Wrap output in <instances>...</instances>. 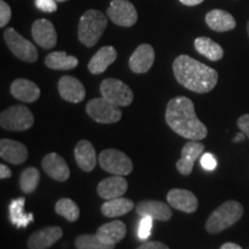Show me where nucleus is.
Listing matches in <instances>:
<instances>
[{
    "instance_id": "obj_1",
    "label": "nucleus",
    "mask_w": 249,
    "mask_h": 249,
    "mask_svg": "<svg viewBox=\"0 0 249 249\" xmlns=\"http://www.w3.org/2000/svg\"><path fill=\"white\" fill-rule=\"evenodd\" d=\"M165 120L173 132L192 141H200L208 135L207 127L196 116L194 103L183 96L167 103Z\"/></svg>"
},
{
    "instance_id": "obj_2",
    "label": "nucleus",
    "mask_w": 249,
    "mask_h": 249,
    "mask_svg": "<svg viewBox=\"0 0 249 249\" xmlns=\"http://www.w3.org/2000/svg\"><path fill=\"white\" fill-rule=\"evenodd\" d=\"M173 73L180 85L197 93L211 91L218 82L217 71L186 54L173 61Z\"/></svg>"
},
{
    "instance_id": "obj_3",
    "label": "nucleus",
    "mask_w": 249,
    "mask_h": 249,
    "mask_svg": "<svg viewBox=\"0 0 249 249\" xmlns=\"http://www.w3.org/2000/svg\"><path fill=\"white\" fill-rule=\"evenodd\" d=\"M107 27V18L97 9H88L80 18L77 37L85 46L92 48L97 44Z\"/></svg>"
},
{
    "instance_id": "obj_4",
    "label": "nucleus",
    "mask_w": 249,
    "mask_h": 249,
    "mask_svg": "<svg viewBox=\"0 0 249 249\" xmlns=\"http://www.w3.org/2000/svg\"><path fill=\"white\" fill-rule=\"evenodd\" d=\"M244 214V207L236 201H226L217 208L208 218L205 230L211 234L223 232L240 220Z\"/></svg>"
},
{
    "instance_id": "obj_5",
    "label": "nucleus",
    "mask_w": 249,
    "mask_h": 249,
    "mask_svg": "<svg viewBox=\"0 0 249 249\" xmlns=\"http://www.w3.org/2000/svg\"><path fill=\"white\" fill-rule=\"evenodd\" d=\"M35 123V118L31 111L24 105H14L6 108L0 114V126L4 129L23 132L30 129Z\"/></svg>"
},
{
    "instance_id": "obj_6",
    "label": "nucleus",
    "mask_w": 249,
    "mask_h": 249,
    "mask_svg": "<svg viewBox=\"0 0 249 249\" xmlns=\"http://www.w3.org/2000/svg\"><path fill=\"white\" fill-rule=\"evenodd\" d=\"M98 163L104 171L113 176H127L133 171V161L124 152L117 149H107L98 156Z\"/></svg>"
},
{
    "instance_id": "obj_7",
    "label": "nucleus",
    "mask_w": 249,
    "mask_h": 249,
    "mask_svg": "<svg viewBox=\"0 0 249 249\" xmlns=\"http://www.w3.org/2000/svg\"><path fill=\"white\" fill-rule=\"evenodd\" d=\"M88 116L99 124H116L123 117L120 107L108 102L104 97L93 98L86 107Z\"/></svg>"
},
{
    "instance_id": "obj_8",
    "label": "nucleus",
    "mask_w": 249,
    "mask_h": 249,
    "mask_svg": "<svg viewBox=\"0 0 249 249\" xmlns=\"http://www.w3.org/2000/svg\"><path fill=\"white\" fill-rule=\"evenodd\" d=\"M4 38L8 49L15 57L27 62H35L38 59L36 46L21 36L13 28H7L4 33Z\"/></svg>"
},
{
    "instance_id": "obj_9",
    "label": "nucleus",
    "mask_w": 249,
    "mask_h": 249,
    "mask_svg": "<svg viewBox=\"0 0 249 249\" xmlns=\"http://www.w3.org/2000/svg\"><path fill=\"white\" fill-rule=\"evenodd\" d=\"M102 97L118 107H128L132 104L134 93L126 83L117 79H105L99 87Z\"/></svg>"
},
{
    "instance_id": "obj_10",
    "label": "nucleus",
    "mask_w": 249,
    "mask_h": 249,
    "mask_svg": "<svg viewBox=\"0 0 249 249\" xmlns=\"http://www.w3.org/2000/svg\"><path fill=\"white\" fill-rule=\"evenodd\" d=\"M107 13L117 26L129 28L138 22V12L128 0H111Z\"/></svg>"
},
{
    "instance_id": "obj_11",
    "label": "nucleus",
    "mask_w": 249,
    "mask_h": 249,
    "mask_svg": "<svg viewBox=\"0 0 249 249\" xmlns=\"http://www.w3.org/2000/svg\"><path fill=\"white\" fill-rule=\"evenodd\" d=\"M31 35L37 44L43 49H52L57 44V31L53 23L46 18H38L33 23Z\"/></svg>"
},
{
    "instance_id": "obj_12",
    "label": "nucleus",
    "mask_w": 249,
    "mask_h": 249,
    "mask_svg": "<svg viewBox=\"0 0 249 249\" xmlns=\"http://www.w3.org/2000/svg\"><path fill=\"white\" fill-rule=\"evenodd\" d=\"M204 151V145L198 141H189L183 145L181 150V157L177 161V170L182 176H189L196 160L201 157Z\"/></svg>"
},
{
    "instance_id": "obj_13",
    "label": "nucleus",
    "mask_w": 249,
    "mask_h": 249,
    "mask_svg": "<svg viewBox=\"0 0 249 249\" xmlns=\"http://www.w3.org/2000/svg\"><path fill=\"white\" fill-rule=\"evenodd\" d=\"M42 167L50 178L57 180V181H66L71 176L70 167H68L66 160L55 152L48 154L43 158Z\"/></svg>"
},
{
    "instance_id": "obj_14",
    "label": "nucleus",
    "mask_w": 249,
    "mask_h": 249,
    "mask_svg": "<svg viewBox=\"0 0 249 249\" xmlns=\"http://www.w3.org/2000/svg\"><path fill=\"white\" fill-rule=\"evenodd\" d=\"M167 202L174 209L186 213H193L197 210V197L191 191L174 188L167 193Z\"/></svg>"
},
{
    "instance_id": "obj_15",
    "label": "nucleus",
    "mask_w": 249,
    "mask_h": 249,
    "mask_svg": "<svg viewBox=\"0 0 249 249\" xmlns=\"http://www.w3.org/2000/svg\"><path fill=\"white\" fill-rule=\"evenodd\" d=\"M135 210L141 217L149 216L154 220H160V222H167V220H170L172 218L173 214L170 204L154 200H145L139 202L136 204Z\"/></svg>"
},
{
    "instance_id": "obj_16",
    "label": "nucleus",
    "mask_w": 249,
    "mask_h": 249,
    "mask_svg": "<svg viewBox=\"0 0 249 249\" xmlns=\"http://www.w3.org/2000/svg\"><path fill=\"white\" fill-rule=\"evenodd\" d=\"M155 50L149 44H141L129 58V68L136 74L147 73L154 65Z\"/></svg>"
},
{
    "instance_id": "obj_17",
    "label": "nucleus",
    "mask_w": 249,
    "mask_h": 249,
    "mask_svg": "<svg viewBox=\"0 0 249 249\" xmlns=\"http://www.w3.org/2000/svg\"><path fill=\"white\" fill-rule=\"evenodd\" d=\"M62 236V230L59 226H50L37 231L28 239L29 249H48L53 246Z\"/></svg>"
},
{
    "instance_id": "obj_18",
    "label": "nucleus",
    "mask_w": 249,
    "mask_h": 249,
    "mask_svg": "<svg viewBox=\"0 0 249 249\" xmlns=\"http://www.w3.org/2000/svg\"><path fill=\"white\" fill-rule=\"evenodd\" d=\"M58 90L61 97L70 103H80L86 97L85 87L73 76H62L59 80Z\"/></svg>"
},
{
    "instance_id": "obj_19",
    "label": "nucleus",
    "mask_w": 249,
    "mask_h": 249,
    "mask_svg": "<svg viewBox=\"0 0 249 249\" xmlns=\"http://www.w3.org/2000/svg\"><path fill=\"white\" fill-rule=\"evenodd\" d=\"M127 188H128V183L123 176H113L102 180L98 183L97 193L102 198L107 201L121 197L127 192Z\"/></svg>"
},
{
    "instance_id": "obj_20",
    "label": "nucleus",
    "mask_w": 249,
    "mask_h": 249,
    "mask_svg": "<svg viewBox=\"0 0 249 249\" xmlns=\"http://www.w3.org/2000/svg\"><path fill=\"white\" fill-rule=\"evenodd\" d=\"M0 156L8 163L18 165L27 160L28 149L23 143L14 140L2 139L0 141Z\"/></svg>"
},
{
    "instance_id": "obj_21",
    "label": "nucleus",
    "mask_w": 249,
    "mask_h": 249,
    "mask_svg": "<svg viewBox=\"0 0 249 249\" xmlns=\"http://www.w3.org/2000/svg\"><path fill=\"white\" fill-rule=\"evenodd\" d=\"M75 160L79 167L85 172H91L97 164V156L93 145L87 140H81L77 142L75 150Z\"/></svg>"
},
{
    "instance_id": "obj_22",
    "label": "nucleus",
    "mask_w": 249,
    "mask_h": 249,
    "mask_svg": "<svg viewBox=\"0 0 249 249\" xmlns=\"http://www.w3.org/2000/svg\"><path fill=\"white\" fill-rule=\"evenodd\" d=\"M11 92L15 98L24 103L36 102L40 96L38 86L26 79L15 80L11 86Z\"/></svg>"
},
{
    "instance_id": "obj_23",
    "label": "nucleus",
    "mask_w": 249,
    "mask_h": 249,
    "mask_svg": "<svg viewBox=\"0 0 249 249\" xmlns=\"http://www.w3.org/2000/svg\"><path fill=\"white\" fill-rule=\"evenodd\" d=\"M205 22L211 30L217 33H225L233 30L236 27L234 18L229 12L223 9H213L205 15Z\"/></svg>"
},
{
    "instance_id": "obj_24",
    "label": "nucleus",
    "mask_w": 249,
    "mask_h": 249,
    "mask_svg": "<svg viewBox=\"0 0 249 249\" xmlns=\"http://www.w3.org/2000/svg\"><path fill=\"white\" fill-rule=\"evenodd\" d=\"M117 51L113 46H103L97 53L90 59L88 68L91 74H102L113 64L117 59Z\"/></svg>"
},
{
    "instance_id": "obj_25",
    "label": "nucleus",
    "mask_w": 249,
    "mask_h": 249,
    "mask_svg": "<svg viewBox=\"0 0 249 249\" xmlns=\"http://www.w3.org/2000/svg\"><path fill=\"white\" fill-rule=\"evenodd\" d=\"M126 225L120 220H114L102 225L97 230V236L103 242L110 245H116L120 242L126 235Z\"/></svg>"
},
{
    "instance_id": "obj_26",
    "label": "nucleus",
    "mask_w": 249,
    "mask_h": 249,
    "mask_svg": "<svg viewBox=\"0 0 249 249\" xmlns=\"http://www.w3.org/2000/svg\"><path fill=\"white\" fill-rule=\"evenodd\" d=\"M24 203H26V198L18 197L9 204V219L18 229H22V227L24 229L31 222H34V214L24 213Z\"/></svg>"
},
{
    "instance_id": "obj_27",
    "label": "nucleus",
    "mask_w": 249,
    "mask_h": 249,
    "mask_svg": "<svg viewBox=\"0 0 249 249\" xmlns=\"http://www.w3.org/2000/svg\"><path fill=\"white\" fill-rule=\"evenodd\" d=\"M134 209V203L132 200L126 197H117L107 200L102 205L101 211L105 217L116 218L124 216Z\"/></svg>"
},
{
    "instance_id": "obj_28",
    "label": "nucleus",
    "mask_w": 249,
    "mask_h": 249,
    "mask_svg": "<svg viewBox=\"0 0 249 249\" xmlns=\"http://www.w3.org/2000/svg\"><path fill=\"white\" fill-rule=\"evenodd\" d=\"M45 65L51 70L70 71L79 65V60L74 55H68L66 52L57 51L46 55Z\"/></svg>"
},
{
    "instance_id": "obj_29",
    "label": "nucleus",
    "mask_w": 249,
    "mask_h": 249,
    "mask_svg": "<svg viewBox=\"0 0 249 249\" xmlns=\"http://www.w3.org/2000/svg\"><path fill=\"white\" fill-rule=\"evenodd\" d=\"M194 46L198 53L204 55L211 61H218L224 57V50L218 43L213 42L209 37H197Z\"/></svg>"
},
{
    "instance_id": "obj_30",
    "label": "nucleus",
    "mask_w": 249,
    "mask_h": 249,
    "mask_svg": "<svg viewBox=\"0 0 249 249\" xmlns=\"http://www.w3.org/2000/svg\"><path fill=\"white\" fill-rule=\"evenodd\" d=\"M55 213L66 218L68 222H76L80 217L79 205L71 198H60L55 203Z\"/></svg>"
},
{
    "instance_id": "obj_31",
    "label": "nucleus",
    "mask_w": 249,
    "mask_h": 249,
    "mask_svg": "<svg viewBox=\"0 0 249 249\" xmlns=\"http://www.w3.org/2000/svg\"><path fill=\"white\" fill-rule=\"evenodd\" d=\"M40 179V173L36 167H28L21 173L20 187L21 191L26 194H31L36 191Z\"/></svg>"
},
{
    "instance_id": "obj_32",
    "label": "nucleus",
    "mask_w": 249,
    "mask_h": 249,
    "mask_svg": "<svg viewBox=\"0 0 249 249\" xmlns=\"http://www.w3.org/2000/svg\"><path fill=\"white\" fill-rule=\"evenodd\" d=\"M116 245H110L103 242L97 234H82L75 240L77 249H113Z\"/></svg>"
},
{
    "instance_id": "obj_33",
    "label": "nucleus",
    "mask_w": 249,
    "mask_h": 249,
    "mask_svg": "<svg viewBox=\"0 0 249 249\" xmlns=\"http://www.w3.org/2000/svg\"><path fill=\"white\" fill-rule=\"evenodd\" d=\"M152 224H154V219L149 216L142 217L141 222L139 224L138 227V236L141 240H147V239L150 236L151 231H152Z\"/></svg>"
},
{
    "instance_id": "obj_34",
    "label": "nucleus",
    "mask_w": 249,
    "mask_h": 249,
    "mask_svg": "<svg viewBox=\"0 0 249 249\" xmlns=\"http://www.w3.org/2000/svg\"><path fill=\"white\" fill-rule=\"evenodd\" d=\"M12 18V9L5 0H0V27L4 28L7 26Z\"/></svg>"
},
{
    "instance_id": "obj_35",
    "label": "nucleus",
    "mask_w": 249,
    "mask_h": 249,
    "mask_svg": "<svg viewBox=\"0 0 249 249\" xmlns=\"http://www.w3.org/2000/svg\"><path fill=\"white\" fill-rule=\"evenodd\" d=\"M201 166L203 167L205 171H213L214 169L217 167V160L216 157L213 154H209V152H207V154H203L201 156Z\"/></svg>"
},
{
    "instance_id": "obj_36",
    "label": "nucleus",
    "mask_w": 249,
    "mask_h": 249,
    "mask_svg": "<svg viewBox=\"0 0 249 249\" xmlns=\"http://www.w3.org/2000/svg\"><path fill=\"white\" fill-rule=\"evenodd\" d=\"M36 7L45 13H53L57 11L55 0H35Z\"/></svg>"
},
{
    "instance_id": "obj_37",
    "label": "nucleus",
    "mask_w": 249,
    "mask_h": 249,
    "mask_svg": "<svg viewBox=\"0 0 249 249\" xmlns=\"http://www.w3.org/2000/svg\"><path fill=\"white\" fill-rule=\"evenodd\" d=\"M238 127L242 133L249 139V113L244 114L238 119Z\"/></svg>"
},
{
    "instance_id": "obj_38",
    "label": "nucleus",
    "mask_w": 249,
    "mask_h": 249,
    "mask_svg": "<svg viewBox=\"0 0 249 249\" xmlns=\"http://www.w3.org/2000/svg\"><path fill=\"white\" fill-rule=\"evenodd\" d=\"M136 249H170L166 245L160 241H148Z\"/></svg>"
},
{
    "instance_id": "obj_39",
    "label": "nucleus",
    "mask_w": 249,
    "mask_h": 249,
    "mask_svg": "<svg viewBox=\"0 0 249 249\" xmlns=\"http://www.w3.org/2000/svg\"><path fill=\"white\" fill-rule=\"evenodd\" d=\"M12 177V171L8 166H6L5 164L0 165V178L1 179H8Z\"/></svg>"
},
{
    "instance_id": "obj_40",
    "label": "nucleus",
    "mask_w": 249,
    "mask_h": 249,
    "mask_svg": "<svg viewBox=\"0 0 249 249\" xmlns=\"http://www.w3.org/2000/svg\"><path fill=\"white\" fill-rule=\"evenodd\" d=\"M203 1L204 0H180V2L186 6H196L202 4Z\"/></svg>"
},
{
    "instance_id": "obj_41",
    "label": "nucleus",
    "mask_w": 249,
    "mask_h": 249,
    "mask_svg": "<svg viewBox=\"0 0 249 249\" xmlns=\"http://www.w3.org/2000/svg\"><path fill=\"white\" fill-rule=\"evenodd\" d=\"M220 249H242L240 246L236 245V244H233V242H226V244H224Z\"/></svg>"
},
{
    "instance_id": "obj_42",
    "label": "nucleus",
    "mask_w": 249,
    "mask_h": 249,
    "mask_svg": "<svg viewBox=\"0 0 249 249\" xmlns=\"http://www.w3.org/2000/svg\"><path fill=\"white\" fill-rule=\"evenodd\" d=\"M244 139H245V134L244 133H240V134H238V135H236L235 138H234V142H240Z\"/></svg>"
},
{
    "instance_id": "obj_43",
    "label": "nucleus",
    "mask_w": 249,
    "mask_h": 249,
    "mask_svg": "<svg viewBox=\"0 0 249 249\" xmlns=\"http://www.w3.org/2000/svg\"><path fill=\"white\" fill-rule=\"evenodd\" d=\"M247 31H248V36H249V21H248V23H247Z\"/></svg>"
},
{
    "instance_id": "obj_44",
    "label": "nucleus",
    "mask_w": 249,
    "mask_h": 249,
    "mask_svg": "<svg viewBox=\"0 0 249 249\" xmlns=\"http://www.w3.org/2000/svg\"><path fill=\"white\" fill-rule=\"evenodd\" d=\"M55 1H58V2H64V1H66V0H55Z\"/></svg>"
}]
</instances>
